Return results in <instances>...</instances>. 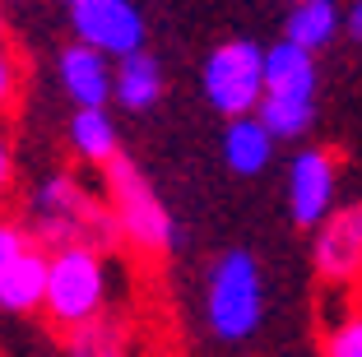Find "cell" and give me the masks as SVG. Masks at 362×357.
Here are the masks:
<instances>
[{"label": "cell", "mask_w": 362, "mask_h": 357, "mask_svg": "<svg viewBox=\"0 0 362 357\" xmlns=\"http://www.w3.org/2000/svg\"><path fill=\"white\" fill-rule=\"evenodd\" d=\"M28 242L33 251H112L121 242L117 223L107 213V204H98L84 186H79L70 172H56V177L42 181V190L33 195V218H28Z\"/></svg>", "instance_id": "cell-1"}, {"label": "cell", "mask_w": 362, "mask_h": 357, "mask_svg": "<svg viewBox=\"0 0 362 357\" xmlns=\"http://www.w3.org/2000/svg\"><path fill=\"white\" fill-rule=\"evenodd\" d=\"M256 121L269 139H302L316 121V56L274 42L265 52V93H260Z\"/></svg>", "instance_id": "cell-2"}, {"label": "cell", "mask_w": 362, "mask_h": 357, "mask_svg": "<svg viewBox=\"0 0 362 357\" xmlns=\"http://www.w3.org/2000/svg\"><path fill=\"white\" fill-rule=\"evenodd\" d=\"M107 213H112L121 237L135 242L144 255H163L177 242V223H172L168 204L158 200V190L130 158L107 163Z\"/></svg>", "instance_id": "cell-3"}, {"label": "cell", "mask_w": 362, "mask_h": 357, "mask_svg": "<svg viewBox=\"0 0 362 357\" xmlns=\"http://www.w3.org/2000/svg\"><path fill=\"white\" fill-rule=\"evenodd\" d=\"M204 315L209 329L228 344L251 339L265 315V288H260V264L251 251H223L209 269V288H204Z\"/></svg>", "instance_id": "cell-4"}, {"label": "cell", "mask_w": 362, "mask_h": 357, "mask_svg": "<svg viewBox=\"0 0 362 357\" xmlns=\"http://www.w3.org/2000/svg\"><path fill=\"white\" fill-rule=\"evenodd\" d=\"M42 306L52 315V325L79 329L88 320H98L107 306V260L93 251H52L47 255V293Z\"/></svg>", "instance_id": "cell-5"}, {"label": "cell", "mask_w": 362, "mask_h": 357, "mask_svg": "<svg viewBox=\"0 0 362 357\" xmlns=\"http://www.w3.org/2000/svg\"><path fill=\"white\" fill-rule=\"evenodd\" d=\"M204 98H209L214 112H223L228 121H242V116H256L260 93H265V52L246 37H233V42L214 47L204 56L200 70Z\"/></svg>", "instance_id": "cell-6"}, {"label": "cell", "mask_w": 362, "mask_h": 357, "mask_svg": "<svg viewBox=\"0 0 362 357\" xmlns=\"http://www.w3.org/2000/svg\"><path fill=\"white\" fill-rule=\"evenodd\" d=\"M70 28H75V42L98 52L103 61H130L149 42L144 10L130 5V0H75L70 5Z\"/></svg>", "instance_id": "cell-7"}, {"label": "cell", "mask_w": 362, "mask_h": 357, "mask_svg": "<svg viewBox=\"0 0 362 357\" xmlns=\"http://www.w3.org/2000/svg\"><path fill=\"white\" fill-rule=\"evenodd\" d=\"M334 181H339V163L330 148H302L288 163V209L298 228H320L330 218L334 204Z\"/></svg>", "instance_id": "cell-8"}, {"label": "cell", "mask_w": 362, "mask_h": 357, "mask_svg": "<svg viewBox=\"0 0 362 357\" xmlns=\"http://www.w3.org/2000/svg\"><path fill=\"white\" fill-rule=\"evenodd\" d=\"M316 274L330 283H353L362 274V204L334 209L330 218L316 228Z\"/></svg>", "instance_id": "cell-9"}, {"label": "cell", "mask_w": 362, "mask_h": 357, "mask_svg": "<svg viewBox=\"0 0 362 357\" xmlns=\"http://www.w3.org/2000/svg\"><path fill=\"white\" fill-rule=\"evenodd\" d=\"M56 74H61V88L70 93L75 112H103L112 103V61H103L88 47L70 42L56 56Z\"/></svg>", "instance_id": "cell-10"}, {"label": "cell", "mask_w": 362, "mask_h": 357, "mask_svg": "<svg viewBox=\"0 0 362 357\" xmlns=\"http://www.w3.org/2000/svg\"><path fill=\"white\" fill-rule=\"evenodd\" d=\"M158 98H163V65L149 52L112 65V103H121L126 112H149Z\"/></svg>", "instance_id": "cell-11"}, {"label": "cell", "mask_w": 362, "mask_h": 357, "mask_svg": "<svg viewBox=\"0 0 362 357\" xmlns=\"http://www.w3.org/2000/svg\"><path fill=\"white\" fill-rule=\"evenodd\" d=\"M274 158V139L260 126L256 116H242V121H228L223 130V163L237 177H260Z\"/></svg>", "instance_id": "cell-12"}, {"label": "cell", "mask_w": 362, "mask_h": 357, "mask_svg": "<svg viewBox=\"0 0 362 357\" xmlns=\"http://www.w3.org/2000/svg\"><path fill=\"white\" fill-rule=\"evenodd\" d=\"M334 37H339V10H334L330 0H302V5L288 10V19H284V42L288 47L316 56Z\"/></svg>", "instance_id": "cell-13"}, {"label": "cell", "mask_w": 362, "mask_h": 357, "mask_svg": "<svg viewBox=\"0 0 362 357\" xmlns=\"http://www.w3.org/2000/svg\"><path fill=\"white\" fill-rule=\"evenodd\" d=\"M47 293V255L23 251L19 260H10L0 269V306L5 311H37Z\"/></svg>", "instance_id": "cell-14"}, {"label": "cell", "mask_w": 362, "mask_h": 357, "mask_svg": "<svg viewBox=\"0 0 362 357\" xmlns=\"http://www.w3.org/2000/svg\"><path fill=\"white\" fill-rule=\"evenodd\" d=\"M70 148H75V158H84V163H112V158H121V139H117V126H112V116L103 112H75L70 116Z\"/></svg>", "instance_id": "cell-15"}, {"label": "cell", "mask_w": 362, "mask_h": 357, "mask_svg": "<svg viewBox=\"0 0 362 357\" xmlns=\"http://www.w3.org/2000/svg\"><path fill=\"white\" fill-rule=\"evenodd\" d=\"M70 357H121L117 329L107 325L103 315L88 320V325H79V329H70Z\"/></svg>", "instance_id": "cell-16"}, {"label": "cell", "mask_w": 362, "mask_h": 357, "mask_svg": "<svg viewBox=\"0 0 362 357\" xmlns=\"http://www.w3.org/2000/svg\"><path fill=\"white\" fill-rule=\"evenodd\" d=\"M325 357H362V315H344L325 339Z\"/></svg>", "instance_id": "cell-17"}, {"label": "cell", "mask_w": 362, "mask_h": 357, "mask_svg": "<svg viewBox=\"0 0 362 357\" xmlns=\"http://www.w3.org/2000/svg\"><path fill=\"white\" fill-rule=\"evenodd\" d=\"M14 93H19V56L0 47V112L14 107Z\"/></svg>", "instance_id": "cell-18"}, {"label": "cell", "mask_w": 362, "mask_h": 357, "mask_svg": "<svg viewBox=\"0 0 362 357\" xmlns=\"http://www.w3.org/2000/svg\"><path fill=\"white\" fill-rule=\"evenodd\" d=\"M23 251H33L28 232H23L19 223H0V269H5L10 260H19Z\"/></svg>", "instance_id": "cell-19"}, {"label": "cell", "mask_w": 362, "mask_h": 357, "mask_svg": "<svg viewBox=\"0 0 362 357\" xmlns=\"http://www.w3.org/2000/svg\"><path fill=\"white\" fill-rule=\"evenodd\" d=\"M344 33H349L353 42H362V0L349 5V14H344Z\"/></svg>", "instance_id": "cell-20"}, {"label": "cell", "mask_w": 362, "mask_h": 357, "mask_svg": "<svg viewBox=\"0 0 362 357\" xmlns=\"http://www.w3.org/2000/svg\"><path fill=\"white\" fill-rule=\"evenodd\" d=\"M10 177H14V158H10V144H5V135H0V190L10 186Z\"/></svg>", "instance_id": "cell-21"}, {"label": "cell", "mask_w": 362, "mask_h": 357, "mask_svg": "<svg viewBox=\"0 0 362 357\" xmlns=\"http://www.w3.org/2000/svg\"><path fill=\"white\" fill-rule=\"evenodd\" d=\"M0 47H5V10H0Z\"/></svg>", "instance_id": "cell-22"}]
</instances>
